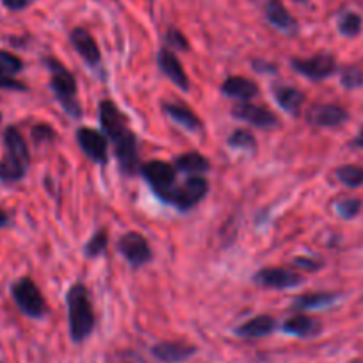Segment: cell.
<instances>
[{"label":"cell","instance_id":"33","mask_svg":"<svg viewBox=\"0 0 363 363\" xmlns=\"http://www.w3.org/2000/svg\"><path fill=\"white\" fill-rule=\"evenodd\" d=\"M340 82L345 89H358L363 86V69L358 66H347L342 69Z\"/></svg>","mask_w":363,"mask_h":363},{"label":"cell","instance_id":"17","mask_svg":"<svg viewBox=\"0 0 363 363\" xmlns=\"http://www.w3.org/2000/svg\"><path fill=\"white\" fill-rule=\"evenodd\" d=\"M221 93L228 99L239 100V102H250L258 95V86L253 80L246 77H228L221 84Z\"/></svg>","mask_w":363,"mask_h":363},{"label":"cell","instance_id":"2","mask_svg":"<svg viewBox=\"0 0 363 363\" xmlns=\"http://www.w3.org/2000/svg\"><path fill=\"white\" fill-rule=\"evenodd\" d=\"M45 65H47L48 72L52 73L50 87L52 91H54L55 99L61 102V106L65 107V111L69 116H82L80 104L77 102V80L75 77L72 75V72H68V69L54 57L45 59Z\"/></svg>","mask_w":363,"mask_h":363},{"label":"cell","instance_id":"27","mask_svg":"<svg viewBox=\"0 0 363 363\" xmlns=\"http://www.w3.org/2000/svg\"><path fill=\"white\" fill-rule=\"evenodd\" d=\"M107 244H109V235H107V230L106 228H100L96 230L91 239L87 240L86 246H84V255L89 258H96L107 250Z\"/></svg>","mask_w":363,"mask_h":363},{"label":"cell","instance_id":"26","mask_svg":"<svg viewBox=\"0 0 363 363\" xmlns=\"http://www.w3.org/2000/svg\"><path fill=\"white\" fill-rule=\"evenodd\" d=\"M337 178L345 187H362L363 186V167L362 166H340L337 169Z\"/></svg>","mask_w":363,"mask_h":363},{"label":"cell","instance_id":"39","mask_svg":"<svg viewBox=\"0 0 363 363\" xmlns=\"http://www.w3.org/2000/svg\"><path fill=\"white\" fill-rule=\"evenodd\" d=\"M33 0H2V4L11 11H22V9L29 8Z\"/></svg>","mask_w":363,"mask_h":363},{"label":"cell","instance_id":"22","mask_svg":"<svg viewBox=\"0 0 363 363\" xmlns=\"http://www.w3.org/2000/svg\"><path fill=\"white\" fill-rule=\"evenodd\" d=\"M340 299L337 292H312V294H303L292 301V310L296 312H308V310H320L333 306Z\"/></svg>","mask_w":363,"mask_h":363},{"label":"cell","instance_id":"21","mask_svg":"<svg viewBox=\"0 0 363 363\" xmlns=\"http://www.w3.org/2000/svg\"><path fill=\"white\" fill-rule=\"evenodd\" d=\"M265 18H267V22L274 29L281 30V33H292L296 26H298L281 0H267V4H265Z\"/></svg>","mask_w":363,"mask_h":363},{"label":"cell","instance_id":"1","mask_svg":"<svg viewBox=\"0 0 363 363\" xmlns=\"http://www.w3.org/2000/svg\"><path fill=\"white\" fill-rule=\"evenodd\" d=\"M69 335L73 342H84L95 330V312L91 305L89 292L84 284H73L66 292Z\"/></svg>","mask_w":363,"mask_h":363},{"label":"cell","instance_id":"43","mask_svg":"<svg viewBox=\"0 0 363 363\" xmlns=\"http://www.w3.org/2000/svg\"><path fill=\"white\" fill-rule=\"evenodd\" d=\"M0 118H2V116H0Z\"/></svg>","mask_w":363,"mask_h":363},{"label":"cell","instance_id":"38","mask_svg":"<svg viewBox=\"0 0 363 363\" xmlns=\"http://www.w3.org/2000/svg\"><path fill=\"white\" fill-rule=\"evenodd\" d=\"M0 87H4V89H16V91L26 89V86H23L22 82H18V80H15L13 77H8V75H0Z\"/></svg>","mask_w":363,"mask_h":363},{"label":"cell","instance_id":"36","mask_svg":"<svg viewBox=\"0 0 363 363\" xmlns=\"http://www.w3.org/2000/svg\"><path fill=\"white\" fill-rule=\"evenodd\" d=\"M30 135H33V139L36 143H48V141H54L55 132L50 125L38 123V125H34L33 130H30Z\"/></svg>","mask_w":363,"mask_h":363},{"label":"cell","instance_id":"3","mask_svg":"<svg viewBox=\"0 0 363 363\" xmlns=\"http://www.w3.org/2000/svg\"><path fill=\"white\" fill-rule=\"evenodd\" d=\"M208 193V182L205 180L200 174H194L189 177L187 180H184L180 186H174L173 191L167 196V203L177 207L178 211L187 212L193 207H196Z\"/></svg>","mask_w":363,"mask_h":363},{"label":"cell","instance_id":"12","mask_svg":"<svg viewBox=\"0 0 363 363\" xmlns=\"http://www.w3.org/2000/svg\"><path fill=\"white\" fill-rule=\"evenodd\" d=\"M349 120V113L340 106L335 104H319V106L310 107L306 113V121L313 127L335 128L344 125Z\"/></svg>","mask_w":363,"mask_h":363},{"label":"cell","instance_id":"28","mask_svg":"<svg viewBox=\"0 0 363 363\" xmlns=\"http://www.w3.org/2000/svg\"><path fill=\"white\" fill-rule=\"evenodd\" d=\"M228 146L235 150H244V152H255L257 141H255V135L250 130H246V128H237V130H233L230 134Z\"/></svg>","mask_w":363,"mask_h":363},{"label":"cell","instance_id":"32","mask_svg":"<svg viewBox=\"0 0 363 363\" xmlns=\"http://www.w3.org/2000/svg\"><path fill=\"white\" fill-rule=\"evenodd\" d=\"M362 205L363 203L359 198L347 196V198H342V200H338L337 205H335V208H337V214L340 216L342 219H352L359 214V211H362Z\"/></svg>","mask_w":363,"mask_h":363},{"label":"cell","instance_id":"8","mask_svg":"<svg viewBox=\"0 0 363 363\" xmlns=\"http://www.w3.org/2000/svg\"><path fill=\"white\" fill-rule=\"evenodd\" d=\"M291 66L306 79L320 82L337 72V59L331 54L323 52V54H317L308 59H291Z\"/></svg>","mask_w":363,"mask_h":363},{"label":"cell","instance_id":"24","mask_svg":"<svg viewBox=\"0 0 363 363\" xmlns=\"http://www.w3.org/2000/svg\"><path fill=\"white\" fill-rule=\"evenodd\" d=\"M274 100L278 106L291 116H298L301 113V107L305 104V95L301 91L291 86H277L274 87Z\"/></svg>","mask_w":363,"mask_h":363},{"label":"cell","instance_id":"10","mask_svg":"<svg viewBox=\"0 0 363 363\" xmlns=\"http://www.w3.org/2000/svg\"><path fill=\"white\" fill-rule=\"evenodd\" d=\"M118 251L132 267H143L152 260V247L148 240L138 232H128L118 242Z\"/></svg>","mask_w":363,"mask_h":363},{"label":"cell","instance_id":"9","mask_svg":"<svg viewBox=\"0 0 363 363\" xmlns=\"http://www.w3.org/2000/svg\"><path fill=\"white\" fill-rule=\"evenodd\" d=\"M253 281L272 291H287V289L299 287L303 284V277L292 269L264 267L255 274Z\"/></svg>","mask_w":363,"mask_h":363},{"label":"cell","instance_id":"16","mask_svg":"<svg viewBox=\"0 0 363 363\" xmlns=\"http://www.w3.org/2000/svg\"><path fill=\"white\" fill-rule=\"evenodd\" d=\"M152 354L162 363H182L196 354V347L186 342H159L152 347Z\"/></svg>","mask_w":363,"mask_h":363},{"label":"cell","instance_id":"29","mask_svg":"<svg viewBox=\"0 0 363 363\" xmlns=\"http://www.w3.org/2000/svg\"><path fill=\"white\" fill-rule=\"evenodd\" d=\"M362 30V16L347 11L338 18V33L345 38H356Z\"/></svg>","mask_w":363,"mask_h":363},{"label":"cell","instance_id":"20","mask_svg":"<svg viewBox=\"0 0 363 363\" xmlns=\"http://www.w3.org/2000/svg\"><path fill=\"white\" fill-rule=\"evenodd\" d=\"M277 326L278 323L274 317L262 313V315H257L253 319L246 320L244 324H240L235 330V335L240 338H262L271 335L272 331L277 330Z\"/></svg>","mask_w":363,"mask_h":363},{"label":"cell","instance_id":"7","mask_svg":"<svg viewBox=\"0 0 363 363\" xmlns=\"http://www.w3.org/2000/svg\"><path fill=\"white\" fill-rule=\"evenodd\" d=\"M77 143H79L80 150L86 153L87 159H91L95 164L106 166L109 162V139L106 138L104 132L80 127L77 130Z\"/></svg>","mask_w":363,"mask_h":363},{"label":"cell","instance_id":"18","mask_svg":"<svg viewBox=\"0 0 363 363\" xmlns=\"http://www.w3.org/2000/svg\"><path fill=\"white\" fill-rule=\"evenodd\" d=\"M280 328L284 333L292 335V337H299V338H310L320 331L319 320L305 315L303 312H298L294 313V315L287 317V319L280 324Z\"/></svg>","mask_w":363,"mask_h":363},{"label":"cell","instance_id":"35","mask_svg":"<svg viewBox=\"0 0 363 363\" xmlns=\"http://www.w3.org/2000/svg\"><path fill=\"white\" fill-rule=\"evenodd\" d=\"M107 363H145L141 354H138L135 351L130 349H125V351H116L113 354H109Z\"/></svg>","mask_w":363,"mask_h":363},{"label":"cell","instance_id":"40","mask_svg":"<svg viewBox=\"0 0 363 363\" xmlns=\"http://www.w3.org/2000/svg\"><path fill=\"white\" fill-rule=\"evenodd\" d=\"M251 66H253L257 72L260 73H277V66L271 65V62H265V61H258V59H255L253 62H251Z\"/></svg>","mask_w":363,"mask_h":363},{"label":"cell","instance_id":"6","mask_svg":"<svg viewBox=\"0 0 363 363\" xmlns=\"http://www.w3.org/2000/svg\"><path fill=\"white\" fill-rule=\"evenodd\" d=\"M114 146V155L125 174H135L139 171V148L138 139L130 128L109 139Z\"/></svg>","mask_w":363,"mask_h":363},{"label":"cell","instance_id":"25","mask_svg":"<svg viewBox=\"0 0 363 363\" xmlns=\"http://www.w3.org/2000/svg\"><path fill=\"white\" fill-rule=\"evenodd\" d=\"M174 169L189 174V177H194V174L201 177V174L211 169V162L200 152H189L174 159Z\"/></svg>","mask_w":363,"mask_h":363},{"label":"cell","instance_id":"15","mask_svg":"<svg viewBox=\"0 0 363 363\" xmlns=\"http://www.w3.org/2000/svg\"><path fill=\"white\" fill-rule=\"evenodd\" d=\"M69 41H72L73 48L77 50V54L84 59L89 66L96 68L100 65V59H102V54H100V48L96 45L95 38L91 36L86 29L82 27H77L69 33Z\"/></svg>","mask_w":363,"mask_h":363},{"label":"cell","instance_id":"37","mask_svg":"<svg viewBox=\"0 0 363 363\" xmlns=\"http://www.w3.org/2000/svg\"><path fill=\"white\" fill-rule=\"evenodd\" d=\"M294 265L298 269H305V271L315 272L323 267V262L315 260V258H310V257H298L294 260Z\"/></svg>","mask_w":363,"mask_h":363},{"label":"cell","instance_id":"42","mask_svg":"<svg viewBox=\"0 0 363 363\" xmlns=\"http://www.w3.org/2000/svg\"><path fill=\"white\" fill-rule=\"evenodd\" d=\"M352 145L356 146V148H363V130L359 132L358 135L354 138V141H352Z\"/></svg>","mask_w":363,"mask_h":363},{"label":"cell","instance_id":"23","mask_svg":"<svg viewBox=\"0 0 363 363\" xmlns=\"http://www.w3.org/2000/svg\"><path fill=\"white\" fill-rule=\"evenodd\" d=\"M162 109L164 113H166V116H169L174 123L184 127L186 130H191V132L201 130V120L189 109V107L184 106V104L167 102L164 104Z\"/></svg>","mask_w":363,"mask_h":363},{"label":"cell","instance_id":"4","mask_svg":"<svg viewBox=\"0 0 363 363\" xmlns=\"http://www.w3.org/2000/svg\"><path fill=\"white\" fill-rule=\"evenodd\" d=\"M145 180L148 182L153 193L166 201L173 187L177 186V169L169 162L164 160H148L139 167Z\"/></svg>","mask_w":363,"mask_h":363},{"label":"cell","instance_id":"34","mask_svg":"<svg viewBox=\"0 0 363 363\" xmlns=\"http://www.w3.org/2000/svg\"><path fill=\"white\" fill-rule=\"evenodd\" d=\"M166 43H167V47H169V50H180V52L189 50V43H187L186 36H184V34H182L178 29L167 30Z\"/></svg>","mask_w":363,"mask_h":363},{"label":"cell","instance_id":"31","mask_svg":"<svg viewBox=\"0 0 363 363\" xmlns=\"http://www.w3.org/2000/svg\"><path fill=\"white\" fill-rule=\"evenodd\" d=\"M23 61L18 55L11 54L8 50H0V75L13 77L18 72H22Z\"/></svg>","mask_w":363,"mask_h":363},{"label":"cell","instance_id":"13","mask_svg":"<svg viewBox=\"0 0 363 363\" xmlns=\"http://www.w3.org/2000/svg\"><path fill=\"white\" fill-rule=\"evenodd\" d=\"M157 62H159V68L178 89L187 91L189 89V77H187L186 69L182 66V62L178 61L177 54H173V50L169 48H162L157 55Z\"/></svg>","mask_w":363,"mask_h":363},{"label":"cell","instance_id":"14","mask_svg":"<svg viewBox=\"0 0 363 363\" xmlns=\"http://www.w3.org/2000/svg\"><path fill=\"white\" fill-rule=\"evenodd\" d=\"M99 120L102 132L106 134L107 139H113L114 135H118L120 132H123L125 128H128L127 118L121 114V111L118 109V106L111 100H102L99 106Z\"/></svg>","mask_w":363,"mask_h":363},{"label":"cell","instance_id":"5","mask_svg":"<svg viewBox=\"0 0 363 363\" xmlns=\"http://www.w3.org/2000/svg\"><path fill=\"white\" fill-rule=\"evenodd\" d=\"M11 294L16 306L27 317H33V319L45 317V313H47V303H45L40 289L36 287V284L30 278H22V280L16 281L11 287Z\"/></svg>","mask_w":363,"mask_h":363},{"label":"cell","instance_id":"30","mask_svg":"<svg viewBox=\"0 0 363 363\" xmlns=\"http://www.w3.org/2000/svg\"><path fill=\"white\" fill-rule=\"evenodd\" d=\"M27 167L20 166L18 162L11 159H2L0 160V180L2 182H18L26 177Z\"/></svg>","mask_w":363,"mask_h":363},{"label":"cell","instance_id":"19","mask_svg":"<svg viewBox=\"0 0 363 363\" xmlns=\"http://www.w3.org/2000/svg\"><path fill=\"white\" fill-rule=\"evenodd\" d=\"M4 145H6V152H8V159L15 160L18 162L20 166L29 167L30 162V155H29V148H27V143L23 139V135L20 134L18 128L15 127H8L4 130Z\"/></svg>","mask_w":363,"mask_h":363},{"label":"cell","instance_id":"41","mask_svg":"<svg viewBox=\"0 0 363 363\" xmlns=\"http://www.w3.org/2000/svg\"><path fill=\"white\" fill-rule=\"evenodd\" d=\"M8 223H9L8 214H6V212L2 211V208H0V228H4V226H8Z\"/></svg>","mask_w":363,"mask_h":363},{"label":"cell","instance_id":"11","mask_svg":"<svg viewBox=\"0 0 363 363\" xmlns=\"http://www.w3.org/2000/svg\"><path fill=\"white\" fill-rule=\"evenodd\" d=\"M233 118L240 121H246V123L253 125L257 128H277L278 127V116L274 113H271L269 109L262 106H255L251 102H240L233 107L232 111Z\"/></svg>","mask_w":363,"mask_h":363}]
</instances>
